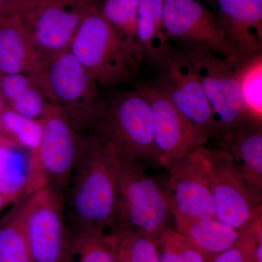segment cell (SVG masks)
<instances>
[{"instance_id":"11","label":"cell","mask_w":262,"mask_h":262,"mask_svg":"<svg viewBox=\"0 0 262 262\" xmlns=\"http://www.w3.org/2000/svg\"><path fill=\"white\" fill-rule=\"evenodd\" d=\"M43 135L37 158L45 187L64 194L70 185L85 131L81 130L59 108L48 106L42 119Z\"/></svg>"},{"instance_id":"23","label":"cell","mask_w":262,"mask_h":262,"mask_svg":"<svg viewBox=\"0 0 262 262\" xmlns=\"http://www.w3.org/2000/svg\"><path fill=\"white\" fill-rule=\"evenodd\" d=\"M0 262H34L24 232L22 200L0 219Z\"/></svg>"},{"instance_id":"24","label":"cell","mask_w":262,"mask_h":262,"mask_svg":"<svg viewBox=\"0 0 262 262\" xmlns=\"http://www.w3.org/2000/svg\"><path fill=\"white\" fill-rule=\"evenodd\" d=\"M234 60L245 110L251 119L261 122L262 53L247 59Z\"/></svg>"},{"instance_id":"19","label":"cell","mask_w":262,"mask_h":262,"mask_svg":"<svg viewBox=\"0 0 262 262\" xmlns=\"http://www.w3.org/2000/svg\"><path fill=\"white\" fill-rule=\"evenodd\" d=\"M165 0H140L137 34L144 59L157 70L168 59L174 50L168 43L163 24Z\"/></svg>"},{"instance_id":"3","label":"cell","mask_w":262,"mask_h":262,"mask_svg":"<svg viewBox=\"0 0 262 262\" xmlns=\"http://www.w3.org/2000/svg\"><path fill=\"white\" fill-rule=\"evenodd\" d=\"M69 51L103 87L131 83L138 75L139 63L103 16L98 1L81 20Z\"/></svg>"},{"instance_id":"10","label":"cell","mask_w":262,"mask_h":262,"mask_svg":"<svg viewBox=\"0 0 262 262\" xmlns=\"http://www.w3.org/2000/svg\"><path fill=\"white\" fill-rule=\"evenodd\" d=\"M135 89L149 103L153 136L163 166L170 160L192 154L205 146L213 135L194 125L151 83L136 84Z\"/></svg>"},{"instance_id":"7","label":"cell","mask_w":262,"mask_h":262,"mask_svg":"<svg viewBox=\"0 0 262 262\" xmlns=\"http://www.w3.org/2000/svg\"><path fill=\"white\" fill-rule=\"evenodd\" d=\"M98 85L69 50L49 56L45 94L81 130H91L103 107Z\"/></svg>"},{"instance_id":"16","label":"cell","mask_w":262,"mask_h":262,"mask_svg":"<svg viewBox=\"0 0 262 262\" xmlns=\"http://www.w3.org/2000/svg\"><path fill=\"white\" fill-rule=\"evenodd\" d=\"M216 17L234 52L247 59L262 53V0H217Z\"/></svg>"},{"instance_id":"6","label":"cell","mask_w":262,"mask_h":262,"mask_svg":"<svg viewBox=\"0 0 262 262\" xmlns=\"http://www.w3.org/2000/svg\"><path fill=\"white\" fill-rule=\"evenodd\" d=\"M97 0H9L8 9L43 54L69 50L81 20Z\"/></svg>"},{"instance_id":"32","label":"cell","mask_w":262,"mask_h":262,"mask_svg":"<svg viewBox=\"0 0 262 262\" xmlns=\"http://www.w3.org/2000/svg\"><path fill=\"white\" fill-rule=\"evenodd\" d=\"M12 203L7 198L0 194V212L5 209L7 207L11 206Z\"/></svg>"},{"instance_id":"14","label":"cell","mask_w":262,"mask_h":262,"mask_svg":"<svg viewBox=\"0 0 262 262\" xmlns=\"http://www.w3.org/2000/svg\"><path fill=\"white\" fill-rule=\"evenodd\" d=\"M163 24L168 37L183 45L206 48L221 56H234L216 17L195 0H165Z\"/></svg>"},{"instance_id":"4","label":"cell","mask_w":262,"mask_h":262,"mask_svg":"<svg viewBox=\"0 0 262 262\" xmlns=\"http://www.w3.org/2000/svg\"><path fill=\"white\" fill-rule=\"evenodd\" d=\"M118 161L113 230L134 231L156 241L170 227L173 216L165 192L148 177L144 167Z\"/></svg>"},{"instance_id":"18","label":"cell","mask_w":262,"mask_h":262,"mask_svg":"<svg viewBox=\"0 0 262 262\" xmlns=\"http://www.w3.org/2000/svg\"><path fill=\"white\" fill-rule=\"evenodd\" d=\"M219 148L226 150L253 199L262 201V125L246 122L218 134Z\"/></svg>"},{"instance_id":"2","label":"cell","mask_w":262,"mask_h":262,"mask_svg":"<svg viewBox=\"0 0 262 262\" xmlns=\"http://www.w3.org/2000/svg\"><path fill=\"white\" fill-rule=\"evenodd\" d=\"M90 131L103 139L120 161L144 168L163 166L153 136L151 108L135 88L103 99Z\"/></svg>"},{"instance_id":"22","label":"cell","mask_w":262,"mask_h":262,"mask_svg":"<svg viewBox=\"0 0 262 262\" xmlns=\"http://www.w3.org/2000/svg\"><path fill=\"white\" fill-rule=\"evenodd\" d=\"M67 262H116L111 232L68 230Z\"/></svg>"},{"instance_id":"15","label":"cell","mask_w":262,"mask_h":262,"mask_svg":"<svg viewBox=\"0 0 262 262\" xmlns=\"http://www.w3.org/2000/svg\"><path fill=\"white\" fill-rule=\"evenodd\" d=\"M48 60L49 56L36 47L13 13L0 18V75H28L45 94Z\"/></svg>"},{"instance_id":"31","label":"cell","mask_w":262,"mask_h":262,"mask_svg":"<svg viewBox=\"0 0 262 262\" xmlns=\"http://www.w3.org/2000/svg\"><path fill=\"white\" fill-rule=\"evenodd\" d=\"M8 3L9 0H0V18L9 13Z\"/></svg>"},{"instance_id":"12","label":"cell","mask_w":262,"mask_h":262,"mask_svg":"<svg viewBox=\"0 0 262 262\" xmlns=\"http://www.w3.org/2000/svg\"><path fill=\"white\" fill-rule=\"evenodd\" d=\"M168 172L165 192L173 218L214 219L215 208L198 149L165 163Z\"/></svg>"},{"instance_id":"35","label":"cell","mask_w":262,"mask_h":262,"mask_svg":"<svg viewBox=\"0 0 262 262\" xmlns=\"http://www.w3.org/2000/svg\"><path fill=\"white\" fill-rule=\"evenodd\" d=\"M195 1H198V0H195Z\"/></svg>"},{"instance_id":"9","label":"cell","mask_w":262,"mask_h":262,"mask_svg":"<svg viewBox=\"0 0 262 262\" xmlns=\"http://www.w3.org/2000/svg\"><path fill=\"white\" fill-rule=\"evenodd\" d=\"M64 194L46 187L22 200V220L34 262H67Z\"/></svg>"},{"instance_id":"8","label":"cell","mask_w":262,"mask_h":262,"mask_svg":"<svg viewBox=\"0 0 262 262\" xmlns=\"http://www.w3.org/2000/svg\"><path fill=\"white\" fill-rule=\"evenodd\" d=\"M206 172L216 220L241 231L262 218L261 204L248 192L231 155L220 148L198 149Z\"/></svg>"},{"instance_id":"13","label":"cell","mask_w":262,"mask_h":262,"mask_svg":"<svg viewBox=\"0 0 262 262\" xmlns=\"http://www.w3.org/2000/svg\"><path fill=\"white\" fill-rule=\"evenodd\" d=\"M150 82L194 125L215 136L213 113L201 82L184 51H175Z\"/></svg>"},{"instance_id":"26","label":"cell","mask_w":262,"mask_h":262,"mask_svg":"<svg viewBox=\"0 0 262 262\" xmlns=\"http://www.w3.org/2000/svg\"><path fill=\"white\" fill-rule=\"evenodd\" d=\"M116 262H160L156 241L126 229L112 231Z\"/></svg>"},{"instance_id":"33","label":"cell","mask_w":262,"mask_h":262,"mask_svg":"<svg viewBox=\"0 0 262 262\" xmlns=\"http://www.w3.org/2000/svg\"><path fill=\"white\" fill-rule=\"evenodd\" d=\"M5 106H6V105H5L4 98H3V96L0 95V113H1L2 110H3Z\"/></svg>"},{"instance_id":"30","label":"cell","mask_w":262,"mask_h":262,"mask_svg":"<svg viewBox=\"0 0 262 262\" xmlns=\"http://www.w3.org/2000/svg\"><path fill=\"white\" fill-rule=\"evenodd\" d=\"M34 84L37 83L28 75L20 74L2 75L1 95L7 103L6 106L18 97L23 91Z\"/></svg>"},{"instance_id":"34","label":"cell","mask_w":262,"mask_h":262,"mask_svg":"<svg viewBox=\"0 0 262 262\" xmlns=\"http://www.w3.org/2000/svg\"><path fill=\"white\" fill-rule=\"evenodd\" d=\"M1 77L2 75H0V95H1ZM2 96V95H1Z\"/></svg>"},{"instance_id":"17","label":"cell","mask_w":262,"mask_h":262,"mask_svg":"<svg viewBox=\"0 0 262 262\" xmlns=\"http://www.w3.org/2000/svg\"><path fill=\"white\" fill-rule=\"evenodd\" d=\"M43 188L37 152L0 133V194L13 205Z\"/></svg>"},{"instance_id":"21","label":"cell","mask_w":262,"mask_h":262,"mask_svg":"<svg viewBox=\"0 0 262 262\" xmlns=\"http://www.w3.org/2000/svg\"><path fill=\"white\" fill-rule=\"evenodd\" d=\"M140 0H103L101 13L138 63L144 60L137 34Z\"/></svg>"},{"instance_id":"29","label":"cell","mask_w":262,"mask_h":262,"mask_svg":"<svg viewBox=\"0 0 262 262\" xmlns=\"http://www.w3.org/2000/svg\"><path fill=\"white\" fill-rule=\"evenodd\" d=\"M51 103L37 84L23 91L7 106L22 116L42 120Z\"/></svg>"},{"instance_id":"27","label":"cell","mask_w":262,"mask_h":262,"mask_svg":"<svg viewBox=\"0 0 262 262\" xmlns=\"http://www.w3.org/2000/svg\"><path fill=\"white\" fill-rule=\"evenodd\" d=\"M160 262H211L187 237L168 227L156 239Z\"/></svg>"},{"instance_id":"1","label":"cell","mask_w":262,"mask_h":262,"mask_svg":"<svg viewBox=\"0 0 262 262\" xmlns=\"http://www.w3.org/2000/svg\"><path fill=\"white\" fill-rule=\"evenodd\" d=\"M118 162L113 149L99 136L92 131L84 133L63 195L68 230H113Z\"/></svg>"},{"instance_id":"5","label":"cell","mask_w":262,"mask_h":262,"mask_svg":"<svg viewBox=\"0 0 262 262\" xmlns=\"http://www.w3.org/2000/svg\"><path fill=\"white\" fill-rule=\"evenodd\" d=\"M195 70L213 113L215 136L246 123L258 122L245 110L233 57H223L208 48L183 45Z\"/></svg>"},{"instance_id":"20","label":"cell","mask_w":262,"mask_h":262,"mask_svg":"<svg viewBox=\"0 0 262 262\" xmlns=\"http://www.w3.org/2000/svg\"><path fill=\"white\" fill-rule=\"evenodd\" d=\"M173 219L175 229L187 237L211 261L232 247L238 239L239 231L215 218L207 220Z\"/></svg>"},{"instance_id":"25","label":"cell","mask_w":262,"mask_h":262,"mask_svg":"<svg viewBox=\"0 0 262 262\" xmlns=\"http://www.w3.org/2000/svg\"><path fill=\"white\" fill-rule=\"evenodd\" d=\"M0 133L19 146L37 152L43 135L42 120H34L19 115L5 106L0 113Z\"/></svg>"},{"instance_id":"28","label":"cell","mask_w":262,"mask_h":262,"mask_svg":"<svg viewBox=\"0 0 262 262\" xmlns=\"http://www.w3.org/2000/svg\"><path fill=\"white\" fill-rule=\"evenodd\" d=\"M262 241V218L239 231L237 242L211 262H253L256 245Z\"/></svg>"}]
</instances>
